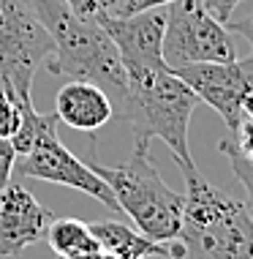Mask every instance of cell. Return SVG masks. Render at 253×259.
Instances as JSON below:
<instances>
[{"label":"cell","mask_w":253,"mask_h":259,"mask_svg":"<svg viewBox=\"0 0 253 259\" xmlns=\"http://www.w3.org/2000/svg\"><path fill=\"white\" fill-rule=\"evenodd\" d=\"M27 3L52 36L55 50L46 58L49 71L93 82L107 90L109 99L120 104L128 90V74L104 25L98 19L79 17L63 0H27Z\"/></svg>","instance_id":"obj_1"},{"label":"cell","mask_w":253,"mask_h":259,"mask_svg":"<svg viewBox=\"0 0 253 259\" xmlns=\"http://www.w3.org/2000/svg\"><path fill=\"white\" fill-rule=\"evenodd\" d=\"M182 194V259H253V210L201 178L196 166L180 169Z\"/></svg>","instance_id":"obj_2"},{"label":"cell","mask_w":253,"mask_h":259,"mask_svg":"<svg viewBox=\"0 0 253 259\" xmlns=\"http://www.w3.org/2000/svg\"><path fill=\"white\" fill-rule=\"evenodd\" d=\"M199 104V96L166 66L128 71V90L117 107L131 123L133 142L139 148H150V139L158 137L172 150L180 169H188L196 166L188 148V123Z\"/></svg>","instance_id":"obj_3"},{"label":"cell","mask_w":253,"mask_h":259,"mask_svg":"<svg viewBox=\"0 0 253 259\" xmlns=\"http://www.w3.org/2000/svg\"><path fill=\"white\" fill-rule=\"evenodd\" d=\"M90 169L104 180L117 199V207L133 221L144 237L156 243H172L182 229V194L166 186L150 158V148L133 145L131 158L107 166L95 161V145L90 139Z\"/></svg>","instance_id":"obj_4"},{"label":"cell","mask_w":253,"mask_h":259,"mask_svg":"<svg viewBox=\"0 0 253 259\" xmlns=\"http://www.w3.org/2000/svg\"><path fill=\"white\" fill-rule=\"evenodd\" d=\"M52 50V36L27 0H0V79L17 101L33 99L36 68Z\"/></svg>","instance_id":"obj_5"},{"label":"cell","mask_w":253,"mask_h":259,"mask_svg":"<svg viewBox=\"0 0 253 259\" xmlns=\"http://www.w3.org/2000/svg\"><path fill=\"white\" fill-rule=\"evenodd\" d=\"M226 60H237L234 36L207 11L201 0H174L166 6L164 63L172 71L191 63Z\"/></svg>","instance_id":"obj_6"},{"label":"cell","mask_w":253,"mask_h":259,"mask_svg":"<svg viewBox=\"0 0 253 259\" xmlns=\"http://www.w3.org/2000/svg\"><path fill=\"white\" fill-rule=\"evenodd\" d=\"M174 74L199 96L201 104L213 107L226 131L234 134L242 123V101L253 90V55L226 63H191L174 68Z\"/></svg>","instance_id":"obj_7"},{"label":"cell","mask_w":253,"mask_h":259,"mask_svg":"<svg viewBox=\"0 0 253 259\" xmlns=\"http://www.w3.org/2000/svg\"><path fill=\"white\" fill-rule=\"evenodd\" d=\"M19 172H22V178L46 180V183L76 188V191L87 194V197H93L98 202H104L109 210H120L117 207L115 194H112V188L104 183L93 169H90L87 161L76 158L74 153L60 142L58 131L44 137L41 142H36L30 153H25L22 164H19Z\"/></svg>","instance_id":"obj_8"},{"label":"cell","mask_w":253,"mask_h":259,"mask_svg":"<svg viewBox=\"0 0 253 259\" xmlns=\"http://www.w3.org/2000/svg\"><path fill=\"white\" fill-rule=\"evenodd\" d=\"M98 22L115 41L117 55L128 71H150V68H166L164 63V30H166V11L150 9L131 17H112L101 14Z\"/></svg>","instance_id":"obj_9"},{"label":"cell","mask_w":253,"mask_h":259,"mask_svg":"<svg viewBox=\"0 0 253 259\" xmlns=\"http://www.w3.org/2000/svg\"><path fill=\"white\" fill-rule=\"evenodd\" d=\"M52 210L27 191L25 186L9 183L0 191V256H19L25 248L46 237Z\"/></svg>","instance_id":"obj_10"},{"label":"cell","mask_w":253,"mask_h":259,"mask_svg":"<svg viewBox=\"0 0 253 259\" xmlns=\"http://www.w3.org/2000/svg\"><path fill=\"white\" fill-rule=\"evenodd\" d=\"M55 115L68 128L93 134L112 120L115 104H112L109 93L104 88L84 79H71L55 96Z\"/></svg>","instance_id":"obj_11"},{"label":"cell","mask_w":253,"mask_h":259,"mask_svg":"<svg viewBox=\"0 0 253 259\" xmlns=\"http://www.w3.org/2000/svg\"><path fill=\"white\" fill-rule=\"evenodd\" d=\"M90 232L98 240V246L107 248L109 254H115L117 259H142L147 254L166 248L164 243H156L150 237H144L136 227H128L123 221H93Z\"/></svg>","instance_id":"obj_12"},{"label":"cell","mask_w":253,"mask_h":259,"mask_svg":"<svg viewBox=\"0 0 253 259\" xmlns=\"http://www.w3.org/2000/svg\"><path fill=\"white\" fill-rule=\"evenodd\" d=\"M46 240L58 256H76L84 251L101 248L90 232V224L79 219H55L46 229Z\"/></svg>","instance_id":"obj_13"},{"label":"cell","mask_w":253,"mask_h":259,"mask_svg":"<svg viewBox=\"0 0 253 259\" xmlns=\"http://www.w3.org/2000/svg\"><path fill=\"white\" fill-rule=\"evenodd\" d=\"M218 150L223 153V156L229 158L231 169H234L237 180L245 186V191H248V202H250V210H253V161L248 156H242L240 150H237V145L231 142V137L226 134L221 139V145H218Z\"/></svg>","instance_id":"obj_14"},{"label":"cell","mask_w":253,"mask_h":259,"mask_svg":"<svg viewBox=\"0 0 253 259\" xmlns=\"http://www.w3.org/2000/svg\"><path fill=\"white\" fill-rule=\"evenodd\" d=\"M19 101L14 96V90L6 88V82L0 79V139H11L19 128Z\"/></svg>","instance_id":"obj_15"},{"label":"cell","mask_w":253,"mask_h":259,"mask_svg":"<svg viewBox=\"0 0 253 259\" xmlns=\"http://www.w3.org/2000/svg\"><path fill=\"white\" fill-rule=\"evenodd\" d=\"M17 166V150L11 139H0V191L11 183V172Z\"/></svg>","instance_id":"obj_16"},{"label":"cell","mask_w":253,"mask_h":259,"mask_svg":"<svg viewBox=\"0 0 253 259\" xmlns=\"http://www.w3.org/2000/svg\"><path fill=\"white\" fill-rule=\"evenodd\" d=\"M229 137H231V142L237 145V150L253 161V120L250 117H242L240 128H237L234 134H229Z\"/></svg>","instance_id":"obj_17"},{"label":"cell","mask_w":253,"mask_h":259,"mask_svg":"<svg viewBox=\"0 0 253 259\" xmlns=\"http://www.w3.org/2000/svg\"><path fill=\"white\" fill-rule=\"evenodd\" d=\"M169 3H174V0H123L115 17H131V14H142L150 9H166Z\"/></svg>","instance_id":"obj_18"},{"label":"cell","mask_w":253,"mask_h":259,"mask_svg":"<svg viewBox=\"0 0 253 259\" xmlns=\"http://www.w3.org/2000/svg\"><path fill=\"white\" fill-rule=\"evenodd\" d=\"M201 3L207 6V11L213 14V17L218 19V22H223V25H226L229 19H231V11H234L237 6L242 3V0H201Z\"/></svg>","instance_id":"obj_19"},{"label":"cell","mask_w":253,"mask_h":259,"mask_svg":"<svg viewBox=\"0 0 253 259\" xmlns=\"http://www.w3.org/2000/svg\"><path fill=\"white\" fill-rule=\"evenodd\" d=\"M71 11H76L79 17H87V19H98L101 14H107L101 9V0H63Z\"/></svg>","instance_id":"obj_20"},{"label":"cell","mask_w":253,"mask_h":259,"mask_svg":"<svg viewBox=\"0 0 253 259\" xmlns=\"http://www.w3.org/2000/svg\"><path fill=\"white\" fill-rule=\"evenodd\" d=\"M226 27H229L231 33H240V36L250 44V50H253V11L245 19H237V22H231V19H229Z\"/></svg>","instance_id":"obj_21"},{"label":"cell","mask_w":253,"mask_h":259,"mask_svg":"<svg viewBox=\"0 0 253 259\" xmlns=\"http://www.w3.org/2000/svg\"><path fill=\"white\" fill-rule=\"evenodd\" d=\"M58 259H117V256L109 254L107 248H95V251H84V254H76V256H58Z\"/></svg>","instance_id":"obj_22"},{"label":"cell","mask_w":253,"mask_h":259,"mask_svg":"<svg viewBox=\"0 0 253 259\" xmlns=\"http://www.w3.org/2000/svg\"><path fill=\"white\" fill-rule=\"evenodd\" d=\"M120 6H123V0H101V9L107 11V14H112V17L117 14V9H120Z\"/></svg>","instance_id":"obj_23"},{"label":"cell","mask_w":253,"mask_h":259,"mask_svg":"<svg viewBox=\"0 0 253 259\" xmlns=\"http://www.w3.org/2000/svg\"><path fill=\"white\" fill-rule=\"evenodd\" d=\"M242 117H250L253 120V90L245 96V101H242Z\"/></svg>","instance_id":"obj_24"},{"label":"cell","mask_w":253,"mask_h":259,"mask_svg":"<svg viewBox=\"0 0 253 259\" xmlns=\"http://www.w3.org/2000/svg\"><path fill=\"white\" fill-rule=\"evenodd\" d=\"M142 259H174V256L169 254V248H161V251H156V254H147Z\"/></svg>","instance_id":"obj_25"}]
</instances>
